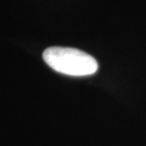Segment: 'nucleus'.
<instances>
[{
	"instance_id": "f257e3e1",
	"label": "nucleus",
	"mask_w": 146,
	"mask_h": 146,
	"mask_svg": "<svg viewBox=\"0 0 146 146\" xmlns=\"http://www.w3.org/2000/svg\"><path fill=\"white\" fill-rule=\"evenodd\" d=\"M44 62L55 72L81 77L96 73L99 65L90 54L74 48L50 47L43 51Z\"/></svg>"
}]
</instances>
